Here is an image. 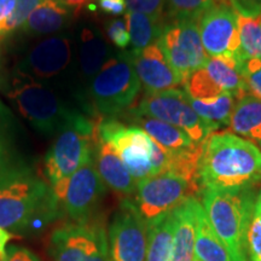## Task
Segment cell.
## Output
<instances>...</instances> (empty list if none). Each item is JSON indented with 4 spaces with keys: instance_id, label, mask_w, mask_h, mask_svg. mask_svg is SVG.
I'll use <instances>...</instances> for the list:
<instances>
[{
    "instance_id": "obj_1",
    "label": "cell",
    "mask_w": 261,
    "mask_h": 261,
    "mask_svg": "<svg viewBox=\"0 0 261 261\" xmlns=\"http://www.w3.org/2000/svg\"><path fill=\"white\" fill-rule=\"evenodd\" d=\"M261 181V150L233 133H212L201 144L197 182L201 190L254 188Z\"/></svg>"
},
{
    "instance_id": "obj_2",
    "label": "cell",
    "mask_w": 261,
    "mask_h": 261,
    "mask_svg": "<svg viewBox=\"0 0 261 261\" xmlns=\"http://www.w3.org/2000/svg\"><path fill=\"white\" fill-rule=\"evenodd\" d=\"M60 202L51 187L22 168L0 182V227L22 232L57 217Z\"/></svg>"
},
{
    "instance_id": "obj_3",
    "label": "cell",
    "mask_w": 261,
    "mask_h": 261,
    "mask_svg": "<svg viewBox=\"0 0 261 261\" xmlns=\"http://www.w3.org/2000/svg\"><path fill=\"white\" fill-rule=\"evenodd\" d=\"M255 202L254 188L202 190V205L208 223L223 241L233 261H249L247 236Z\"/></svg>"
},
{
    "instance_id": "obj_4",
    "label": "cell",
    "mask_w": 261,
    "mask_h": 261,
    "mask_svg": "<svg viewBox=\"0 0 261 261\" xmlns=\"http://www.w3.org/2000/svg\"><path fill=\"white\" fill-rule=\"evenodd\" d=\"M97 123L84 114L58 133L45 156V172L57 201L62 202L67 181L94 154Z\"/></svg>"
},
{
    "instance_id": "obj_5",
    "label": "cell",
    "mask_w": 261,
    "mask_h": 261,
    "mask_svg": "<svg viewBox=\"0 0 261 261\" xmlns=\"http://www.w3.org/2000/svg\"><path fill=\"white\" fill-rule=\"evenodd\" d=\"M6 96L16 104L21 115L42 135L60 133L83 114L70 109L46 85L18 71Z\"/></svg>"
},
{
    "instance_id": "obj_6",
    "label": "cell",
    "mask_w": 261,
    "mask_h": 261,
    "mask_svg": "<svg viewBox=\"0 0 261 261\" xmlns=\"http://www.w3.org/2000/svg\"><path fill=\"white\" fill-rule=\"evenodd\" d=\"M140 89L129 51L120 52L110 57L91 80L89 97L98 113L114 117L132 107Z\"/></svg>"
},
{
    "instance_id": "obj_7",
    "label": "cell",
    "mask_w": 261,
    "mask_h": 261,
    "mask_svg": "<svg viewBox=\"0 0 261 261\" xmlns=\"http://www.w3.org/2000/svg\"><path fill=\"white\" fill-rule=\"evenodd\" d=\"M132 113L161 120L178 127L184 130L196 144H202L208 136L220 128L214 123L201 119L192 109L190 96L179 89L146 93L138 107L132 109Z\"/></svg>"
},
{
    "instance_id": "obj_8",
    "label": "cell",
    "mask_w": 261,
    "mask_h": 261,
    "mask_svg": "<svg viewBox=\"0 0 261 261\" xmlns=\"http://www.w3.org/2000/svg\"><path fill=\"white\" fill-rule=\"evenodd\" d=\"M98 138L114 149L138 182L154 175L152 150L155 140L138 126H126L115 117H104L97 123Z\"/></svg>"
},
{
    "instance_id": "obj_9",
    "label": "cell",
    "mask_w": 261,
    "mask_h": 261,
    "mask_svg": "<svg viewBox=\"0 0 261 261\" xmlns=\"http://www.w3.org/2000/svg\"><path fill=\"white\" fill-rule=\"evenodd\" d=\"M48 250L54 261H110L106 228L92 220L56 228Z\"/></svg>"
},
{
    "instance_id": "obj_10",
    "label": "cell",
    "mask_w": 261,
    "mask_h": 261,
    "mask_svg": "<svg viewBox=\"0 0 261 261\" xmlns=\"http://www.w3.org/2000/svg\"><path fill=\"white\" fill-rule=\"evenodd\" d=\"M195 185L175 173L166 172L137 182L136 207L146 225H151L179 207L192 192Z\"/></svg>"
},
{
    "instance_id": "obj_11",
    "label": "cell",
    "mask_w": 261,
    "mask_h": 261,
    "mask_svg": "<svg viewBox=\"0 0 261 261\" xmlns=\"http://www.w3.org/2000/svg\"><path fill=\"white\" fill-rule=\"evenodd\" d=\"M158 44L169 64L181 76L182 85L210 58L202 45L197 19L167 21Z\"/></svg>"
},
{
    "instance_id": "obj_12",
    "label": "cell",
    "mask_w": 261,
    "mask_h": 261,
    "mask_svg": "<svg viewBox=\"0 0 261 261\" xmlns=\"http://www.w3.org/2000/svg\"><path fill=\"white\" fill-rule=\"evenodd\" d=\"M110 261H145L148 225L132 198L126 197L114 214L108 230Z\"/></svg>"
},
{
    "instance_id": "obj_13",
    "label": "cell",
    "mask_w": 261,
    "mask_h": 261,
    "mask_svg": "<svg viewBox=\"0 0 261 261\" xmlns=\"http://www.w3.org/2000/svg\"><path fill=\"white\" fill-rule=\"evenodd\" d=\"M184 86L194 99L231 94L238 100L248 93L240 65L230 57H210L203 67L189 76Z\"/></svg>"
},
{
    "instance_id": "obj_14",
    "label": "cell",
    "mask_w": 261,
    "mask_h": 261,
    "mask_svg": "<svg viewBox=\"0 0 261 261\" xmlns=\"http://www.w3.org/2000/svg\"><path fill=\"white\" fill-rule=\"evenodd\" d=\"M202 45L208 57H230L240 52L237 14L230 6L214 2L197 19Z\"/></svg>"
},
{
    "instance_id": "obj_15",
    "label": "cell",
    "mask_w": 261,
    "mask_h": 261,
    "mask_svg": "<svg viewBox=\"0 0 261 261\" xmlns=\"http://www.w3.org/2000/svg\"><path fill=\"white\" fill-rule=\"evenodd\" d=\"M107 187L98 174L94 154L83 167L77 169L67 181L63 210L74 223H87L106 195Z\"/></svg>"
},
{
    "instance_id": "obj_16",
    "label": "cell",
    "mask_w": 261,
    "mask_h": 261,
    "mask_svg": "<svg viewBox=\"0 0 261 261\" xmlns=\"http://www.w3.org/2000/svg\"><path fill=\"white\" fill-rule=\"evenodd\" d=\"M70 38L56 35L44 39L31 48L19 63L17 71L34 80H47L64 73L71 62Z\"/></svg>"
},
{
    "instance_id": "obj_17",
    "label": "cell",
    "mask_w": 261,
    "mask_h": 261,
    "mask_svg": "<svg viewBox=\"0 0 261 261\" xmlns=\"http://www.w3.org/2000/svg\"><path fill=\"white\" fill-rule=\"evenodd\" d=\"M133 67L146 93L177 89L182 85L181 76L169 64L158 42L142 50H130Z\"/></svg>"
},
{
    "instance_id": "obj_18",
    "label": "cell",
    "mask_w": 261,
    "mask_h": 261,
    "mask_svg": "<svg viewBox=\"0 0 261 261\" xmlns=\"http://www.w3.org/2000/svg\"><path fill=\"white\" fill-rule=\"evenodd\" d=\"M202 203L195 196H189L173 213L174 232H173L171 253L168 261H192L197 231L198 215Z\"/></svg>"
},
{
    "instance_id": "obj_19",
    "label": "cell",
    "mask_w": 261,
    "mask_h": 261,
    "mask_svg": "<svg viewBox=\"0 0 261 261\" xmlns=\"http://www.w3.org/2000/svg\"><path fill=\"white\" fill-rule=\"evenodd\" d=\"M94 163L106 187L126 197L136 195V179L130 175L112 146L99 138H97L94 146Z\"/></svg>"
},
{
    "instance_id": "obj_20",
    "label": "cell",
    "mask_w": 261,
    "mask_h": 261,
    "mask_svg": "<svg viewBox=\"0 0 261 261\" xmlns=\"http://www.w3.org/2000/svg\"><path fill=\"white\" fill-rule=\"evenodd\" d=\"M132 122H135V126L145 130L159 145L167 150L169 154H188V152L197 151L201 148V144H196L184 130L161 120L132 113Z\"/></svg>"
},
{
    "instance_id": "obj_21",
    "label": "cell",
    "mask_w": 261,
    "mask_h": 261,
    "mask_svg": "<svg viewBox=\"0 0 261 261\" xmlns=\"http://www.w3.org/2000/svg\"><path fill=\"white\" fill-rule=\"evenodd\" d=\"M70 17V9L62 4L60 0H42L22 29L33 37L54 34L67 27Z\"/></svg>"
},
{
    "instance_id": "obj_22",
    "label": "cell",
    "mask_w": 261,
    "mask_h": 261,
    "mask_svg": "<svg viewBox=\"0 0 261 261\" xmlns=\"http://www.w3.org/2000/svg\"><path fill=\"white\" fill-rule=\"evenodd\" d=\"M228 127L233 135L243 137L261 148V99L250 94L238 99Z\"/></svg>"
},
{
    "instance_id": "obj_23",
    "label": "cell",
    "mask_w": 261,
    "mask_h": 261,
    "mask_svg": "<svg viewBox=\"0 0 261 261\" xmlns=\"http://www.w3.org/2000/svg\"><path fill=\"white\" fill-rule=\"evenodd\" d=\"M109 45L97 29L84 28L80 34L79 67L81 75L92 80L110 58Z\"/></svg>"
},
{
    "instance_id": "obj_24",
    "label": "cell",
    "mask_w": 261,
    "mask_h": 261,
    "mask_svg": "<svg viewBox=\"0 0 261 261\" xmlns=\"http://www.w3.org/2000/svg\"><path fill=\"white\" fill-rule=\"evenodd\" d=\"M194 256L200 261H233L223 241L208 223L203 208L198 215Z\"/></svg>"
},
{
    "instance_id": "obj_25",
    "label": "cell",
    "mask_w": 261,
    "mask_h": 261,
    "mask_svg": "<svg viewBox=\"0 0 261 261\" xmlns=\"http://www.w3.org/2000/svg\"><path fill=\"white\" fill-rule=\"evenodd\" d=\"M125 22L128 29L133 50H142L155 44L161 37L166 21H158L139 12H126Z\"/></svg>"
},
{
    "instance_id": "obj_26",
    "label": "cell",
    "mask_w": 261,
    "mask_h": 261,
    "mask_svg": "<svg viewBox=\"0 0 261 261\" xmlns=\"http://www.w3.org/2000/svg\"><path fill=\"white\" fill-rule=\"evenodd\" d=\"M173 232H174V219L172 212L149 225L145 261H168Z\"/></svg>"
},
{
    "instance_id": "obj_27",
    "label": "cell",
    "mask_w": 261,
    "mask_h": 261,
    "mask_svg": "<svg viewBox=\"0 0 261 261\" xmlns=\"http://www.w3.org/2000/svg\"><path fill=\"white\" fill-rule=\"evenodd\" d=\"M237 99L231 94H220L203 99H194L190 97V104L196 114L218 127L228 126Z\"/></svg>"
},
{
    "instance_id": "obj_28",
    "label": "cell",
    "mask_w": 261,
    "mask_h": 261,
    "mask_svg": "<svg viewBox=\"0 0 261 261\" xmlns=\"http://www.w3.org/2000/svg\"><path fill=\"white\" fill-rule=\"evenodd\" d=\"M240 52L237 63L261 57V14L257 16L237 15Z\"/></svg>"
},
{
    "instance_id": "obj_29",
    "label": "cell",
    "mask_w": 261,
    "mask_h": 261,
    "mask_svg": "<svg viewBox=\"0 0 261 261\" xmlns=\"http://www.w3.org/2000/svg\"><path fill=\"white\" fill-rule=\"evenodd\" d=\"M215 0H166L167 21L198 19Z\"/></svg>"
},
{
    "instance_id": "obj_30",
    "label": "cell",
    "mask_w": 261,
    "mask_h": 261,
    "mask_svg": "<svg viewBox=\"0 0 261 261\" xmlns=\"http://www.w3.org/2000/svg\"><path fill=\"white\" fill-rule=\"evenodd\" d=\"M247 247L249 261H261V191L256 196L254 214L248 228Z\"/></svg>"
},
{
    "instance_id": "obj_31",
    "label": "cell",
    "mask_w": 261,
    "mask_h": 261,
    "mask_svg": "<svg viewBox=\"0 0 261 261\" xmlns=\"http://www.w3.org/2000/svg\"><path fill=\"white\" fill-rule=\"evenodd\" d=\"M241 75L247 85L248 92L261 99V57L250 58L240 64Z\"/></svg>"
},
{
    "instance_id": "obj_32",
    "label": "cell",
    "mask_w": 261,
    "mask_h": 261,
    "mask_svg": "<svg viewBox=\"0 0 261 261\" xmlns=\"http://www.w3.org/2000/svg\"><path fill=\"white\" fill-rule=\"evenodd\" d=\"M41 2L42 0H17L14 14L9 18L8 23L5 24L4 31H3V37L16 31V29L23 27L25 21Z\"/></svg>"
},
{
    "instance_id": "obj_33",
    "label": "cell",
    "mask_w": 261,
    "mask_h": 261,
    "mask_svg": "<svg viewBox=\"0 0 261 261\" xmlns=\"http://www.w3.org/2000/svg\"><path fill=\"white\" fill-rule=\"evenodd\" d=\"M126 5L128 12H139L158 21H166L163 16L166 0H126Z\"/></svg>"
},
{
    "instance_id": "obj_34",
    "label": "cell",
    "mask_w": 261,
    "mask_h": 261,
    "mask_svg": "<svg viewBox=\"0 0 261 261\" xmlns=\"http://www.w3.org/2000/svg\"><path fill=\"white\" fill-rule=\"evenodd\" d=\"M107 37L119 48H126L129 45L130 38L126 22L122 19H112L106 25Z\"/></svg>"
},
{
    "instance_id": "obj_35",
    "label": "cell",
    "mask_w": 261,
    "mask_h": 261,
    "mask_svg": "<svg viewBox=\"0 0 261 261\" xmlns=\"http://www.w3.org/2000/svg\"><path fill=\"white\" fill-rule=\"evenodd\" d=\"M233 9L237 15L257 16L261 14V0H215Z\"/></svg>"
},
{
    "instance_id": "obj_36",
    "label": "cell",
    "mask_w": 261,
    "mask_h": 261,
    "mask_svg": "<svg viewBox=\"0 0 261 261\" xmlns=\"http://www.w3.org/2000/svg\"><path fill=\"white\" fill-rule=\"evenodd\" d=\"M19 169H22V167H19L18 165L11 161L6 142H4L2 136H0V182L11 177L12 174L18 172Z\"/></svg>"
},
{
    "instance_id": "obj_37",
    "label": "cell",
    "mask_w": 261,
    "mask_h": 261,
    "mask_svg": "<svg viewBox=\"0 0 261 261\" xmlns=\"http://www.w3.org/2000/svg\"><path fill=\"white\" fill-rule=\"evenodd\" d=\"M5 261H40L32 250L24 247L11 246L6 250Z\"/></svg>"
},
{
    "instance_id": "obj_38",
    "label": "cell",
    "mask_w": 261,
    "mask_h": 261,
    "mask_svg": "<svg viewBox=\"0 0 261 261\" xmlns=\"http://www.w3.org/2000/svg\"><path fill=\"white\" fill-rule=\"evenodd\" d=\"M98 5L109 15H122L127 10L126 0H98Z\"/></svg>"
},
{
    "instance_id": "obj_39",
    "label": "cell",
    "mask_w": 261,
    "mask_h": 261,
    "mask_svg": "<svg viewBox=\"0 0 261 261\" xmlns=\"http://www.w3.org/2000/svg\"><path fill=\"white\" fill-rule=\"evenodd\" d=\"M17 0H0V38H3V31L9 18L14 14Z\"/></svg>"
},
{
    "instance_id": "obj_40",
    "label": "cell",
    "mask_w": 261,
    "mask_h": 261,
    "mask_svg": "<svg viewBox=\"0 0 261 261\" xmlns=\"http://www.w3.org/2000/svg\"><path fill=\"white\" fill-rule=\"evenodd\" d=\"M12 238V234L5 228L0 227V261H5L6 259V244Z\"/></svg>"
},
{
    "instance_id": "obj_41",
    "label": "cell",
    "mask_w": 261,
    "mask_h": 261,
    "mask_svg": "<svg viewBox=\"0 0 261 261\" xmlns=\"http://www.w3.org/2000/svg\"><path fill=\"white\" fill-rule=\"evenodd\" d=\"M60 2L63 5L67 6L68 9L73 10L74 15H76L77 12L81 11V9H83L90 0H60Z\"/></svg>"
},
{
    "instance_id": "obj_42",
    "label": "cell",
    "mask_w": 261,
    "mask_h": 261,
    "mask_svg": "<svg viewBox=\"0 0 261 261\" xmlns=\"http://www.w3.org/2000/svg\"><path fill=\"white\" fill-rule=\"evenodd\" d=\"M192 261H200V260H197V259H195V257H194V260H192Z\"/></svg>"
},
{
    "instance_id": "obj_43",
    "label": "cell",
    "mask_w": 261,
    "mask_h": 261,
    "mask_svg": "<svg viewBox=\"0 0 261 261\" xmlns=\"http://www.w3.org/2000/svg\"><path fill=\"white\" fill-rule=\"evenodd\" d=\"M260 191H261V190H260Z\"/></svg>"
}]
</instances>
